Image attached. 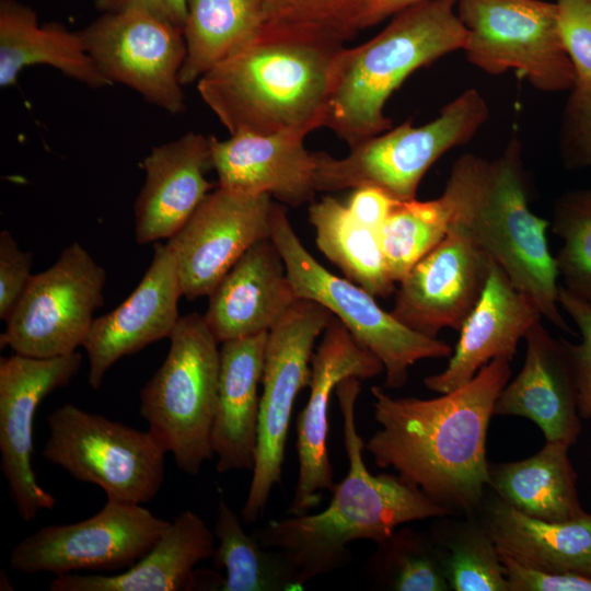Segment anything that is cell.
Segmentation results:
<instances>
[{"instance_id": "cell-1", "label": "cell", "mask_w": 591, "mask_h": 591, "mask_svg": "<svg viewBox=\"0 0 591 591\" xmlns=\"http://www.w3.org/2000/svg\"><path fill=\"white\" fill-rule=\"evenodd\" d=\"M510 376V360L496 358L464 385L430 399L394 398L372 386L380 429L364 450L431 501L471 518L483 507L487 430Z\"/></svg>"}, {"instance_id": "cell-2", "label": "cell", "mask_w": 591, "mask_h": 591, "mask_svg": "<svg viewBox=\"0 0 591 591\" xmlns=\"http://www.w3.org/2000/svg\"><path fill=\"white\" fill-rule=\"evenodd\" d=\"M344 44L266 22L248 44L197 81L204 103L230 135L325 127L333 70Z\"/></svg>"}, {"instance_id": "cell-3", "label": "cell", "mask_w": 591, "mask_h": 591, "mask_svg": "<svg viewBox=\"0 0 591 591\" xmlns=\"http://www.w3.org/2000/svg\"><path fill=\"white\" fill-rule=\"evenodd\" d=\"M360 381L349 378L336 387L349 468L329 505L318 513L273 520L254 533L264 547L290 559L303 584L349 560L347 546L355 541L379 544L399 525L452 514L398 475H373L367 468L364 442L356 427Z\"/></svg>"}, {"instance_id": "cell-4", "label": "cell", "mask_w": 591, "mask_h": 591, "mask_svg": "<svg viewBox=\"0 0 591 591\" xmlns=\"http://www.w3.org/2000/svg\"><path fill=\"white\" fill-rule=\"evenodd\" d=\"M522 143L512 137L494 160L465 153L454 162L443 195L463 224L520 291L557 328L570 327L558 303V270L548 222L529 207ZM452 221V222H453Z\"/></svg>"}, {"instance_id": "cell-5", "label": "cell", "mask_w": 591, "mask_h": 591, "mask_svg": "<svg viewBox=\"0 0 591 591\" xmlns=\"http://www.w3.org/2000/svg\"><path fill=\"white\" fill-rule=\"evenodd\" d=\"M457 0H425L397 13L369 40L335 61L325 127L349 148L392 128L390 96L416 70L456 50L467 32Z\"/></svg>"}, {"instance_id": "cell-6", "label": "cell", "mask_w": 591, "mask_h": 591, "mask_svg": "<svg viewBox=\"0 0 591 591\" xmlns=\"http://www.w3.org/2000/svg\"><path fill=\"white\" fill-rule=\"evenodd\" d=\"M169 339L163 363L140 390L139 413L176 466L196 476L213 457L219 341L198 313L181 316Z\"/></svg>"}, {"instance_id": "cell-7", "label": "cell", "mask_w": 591, "mask_h": 591, "mask_svg": "<svg viewBox=\"0 0 591 591\" xmlns=\"http://www.w3.org/2000/svg\"><path fill=\"white\" fill-rule=\"evenodd\" d=\"M489 119L482 93L467 89L444 105L431 121L412 119L349 148L344 158L315 153L316 192L376 187L397 200L416 198L418 186L449 150L471 141Z\"/></svg>"}, {"instance_id": "cell-8", "label": "cell", "mask_w": 591, "mask_h": 591, "mask_svg": "<svg viewBox=\"0 0 591 591\" xmlns=\"http://www.w3.org/2000/svg\"><path fill=\"white\" fill-rule=\"evenodd\" d=\"M270 239L281 254L299 299L326 308L361 346L380 359L385 372L384 387H402L408 369L419 360L452 355L449 344L406 326L363 288L323 267L301 243L286 210L277 204L271 212Z\"/></svg>"}, {"instance_id": "cell-9", "label": "cell", "mask_w": 591, "mask_h": 591, "mask_svg": "<svg viewBox=\"0 0 591 591\" xmlns=\"http://www.w3.org/2000/svg\"><path fill=\"white\" fill-rule=\"evenodd\" d=\"M42 455L77 480L101 487L107 499L142 505L160 491L165 450L138 430L66 403L47 416Z\"/></svg>"}, {"instance_id": "cell-10", "label": "cell", "mask_w": 591, "mask_h": 591, "mask_svg": "<svg viewBox=\"0 0 591 591\" xmlns=\"http://www.w3.org/2000/svg\"><path fill=\"white\" fill-rule=\"evenodd\" d=\"M466 28L464 53L479 70L515 71L544 93L570 91L576 74L558 25L556 2L545 0H457Z\"/></svg>"}, {"instance_id": "cell-11", "label": "cell", "mask_w": 591, "mask_h": 591, "mask_svg": "<svg viewBox=\"0 0 591 591\" xmlns=\"http://www.w3.org/2000/svg\"><path fill=\"white\" fill-rule=\"evenodd\" d=\"M315 301L300 299L268 332L262 378L255 465L241 518L255 523L281 480L289 425L298 394L310 385L314 345L333 318Z\"/></svg>"}, {"instance_id": "cell-12", "label": "cell", "mask_w": 591, "mask_h": 591, "mask_svg": "<svg viewBox=\"0 0 591 591\" xmlns=\"http://www.w3.org/2000/svg\"><path fill=\"white\" fill-rule=\"evenodd\" d=\"M105 282V269L72 242L49 268L33 276L5 321L0 347L35 358L76 351L103 304Z\"/></svg>"}, {"instance_id": "cell-13", "label": "cell", "mask_w": 591, "mask_h": 591, "mask_svg": "<svg viewBox=\"0 0 591 591\" xmlns=\"http://www.w3.org/2000/svg\"><path fill=\"white\" fill-rule=\"evenodd\" d=\"M170 525L141 505L107 499L85 520L45 525L25 536L13 547L9 564L26 575L120 572L142 558Z\"/></svg>"}, {"instance_id": "cell-14", "label": "cell", "mask_w": 591, "mask_h": 591, "mask_svg": "<svg viewBox=\"0 0 591 591\" xmlns=\"http://www.w3.org/2000/svg\"><path fill=\"white\" fill-rule=\"evenodd\" d=\"M99 71L171 114L184 111L179 72L186 57L183 30L147 11L103 12L79 31Z\"/></svg>"}, {"instance_id": "cell-15", "label": "cell", "mask_w": 591, "mask_h": 591, "mask_svg": "<svg viewBox=\"0 0 591 591\" xmlns=\"http://www.w3.org/2000/svg\"><path fill=\"white\" fill-rule=\"evenodd\" d=\"M81 362L77 350L51 358L13 354L0 359V468L18 513L26 522L56 503L32 466L35 412L47 395L70 383Z\"/></svg>"}, {"instance_id": "cell-16", "label": "cell", "mask_w": 591, "mask_h": 591, "mask_svg": "<svg viewBox=\"0 0 591 591\" xmlns=\"http://www.w3.org/2000/svg\"><path fill=\"white\" fill-rule=\"evenodd\" d=\"M273 198L218 186L170 239L184 297L209 296L257 241L270 237Z\"/></svg>"}, {"instance_id": "cell-17", "label": "cell", "mask_w": 591, "mask_h": 591, "mask_svg": "<svg viewBox=\"0 0 591 591\" xmlns=\"http://www.w3.org/2000/svg\"><path fill=\"white\" fill-rule=\"evenodd\" d=\"M494 259L461 223L398 282L391 313L403 324L436 337L442 328L460 331L478 302Z\"/></svg>"}, {"instance_id": "cell-18", "label": "cell", "mask_w": 591, "mask_h": 591, "mask_svg": "<svg viewBox=\"0 0 591 591\" xmlns=\"http://www.w3.org/2000/svg\"><path fill=\"white\" fill-rule=\"evenodd\" d=\"M383 371L380 359L333 316L312 355L310 395L297 417L299 475L288 514H306L320 503L323 491L336 487L327 449L333 391L346 379L368 380Z\"/></svg>"}, {"instance_id": "cell-19", "label": "cell", "mask_w": 591, "mask_h": 591, "mask_svg": "<svg viewBox=\"0 0 591 591\" xmlns=\"http://www.w3.org/2000/svg\"><path fill=\"white\" fill-rule=\"evenodd\" d=\"M182 297L175 259L165 244L155 242L151 263L136 289L116 309L93 320L82 344L89 359V385L99 389L119 359L169 338L181 317Z\"/></svg>"}, {"instance_id": "cell-20", "label": "cell", "mask_w": 591, "mask_h": 591, "mask_svg": "<svg viewBox=\"0 0 591 591\" xmlns=\"http://www.w3.org/2000/svg\"><path fill=\"white\" fill-rule=\"evenodd\" d=\"M524 339L522 369L502 389L494 415L528 418L537 425L546 441H563L571 447L581 432V417L566 339L553 337L541 320Z\"/></svg>"}, {"instance_id": "cell-21", "label": "cell", "mask_w": 591, "mask_h": 591, "mask_svg": "<svg viewBox=\"0 0 591 591\" xmlns=\"http://www.w3.org/2000/svg\"><path fill=\"white\" fill-rule=\"evenodd\" d=\"M297 132H240L229 139L210 137L211 163L218 186L246 194H267L299 207L314 199L316 159Z\"/></svg>"}, {"instance_id": "cell-22", "label": "cell", "mask_w": 591, "mask_h": 591, "mask_svg": "<svg viewBox=\"0 0 591 591\" xmlns=\"http://www.w3.org/2000/svg\"><path fill=\"white\" fill-rule=\"evenodd\" d=\"M142 167L144 183L134 207L139 245L170 239L211 192L206 178L212 169L210 137L188 132L157 146Z\"/></svg>"}, {"instance_id": "cell-23", "label": "cell", "mask_w": 591, "mask_h": 591, "mask_svg": "<svg viewBox=\"0 0 591 591\" xmlns=\"http://www.w3.org/2000/svg\"><path fill=\"white\" fill-rule=\"evenodd\" d=\"M541 317L534 301L494 262L478 302L459 331L447 368L425 378V386L444 394L471 381L493 359L511 361L521 338Z\"/></svg>"}, {"instance_id": "cell-24", "label": "cell", "mask_w": 591, "mask_h": 591, "mask_svg": "<svg viewBox=\"0 0 591 591\" xmlns=\"http://www.w3.org/2000/svg\"><path fill=\"white\" fill-rule=\"evenodd\" d=\"M208 297L204 318L219 343L269 332L300 300L270 237L254 243Z\"/></svg>"}, {"instance_id": "cell-25", "label": "cell", "mask_w": 591, "mask_h": 591, "mask_svg": "<svg viewBox=\"0 0 591 591\" xmlns=\"http://www.w3.org/2000/svg\"><path fill=\"white\" fill-rule=\"evenodd\" d=\"M268 332L221 343L212 451L220 474L255 465Z\"/></svg>"}, {"instance_id": "cell-26", "label": "cell", "mask_w": 591, "mask_h": 591, "mask_svg": "<svg viewBox=\"0 0 591 591\" xmlns=\"http://www.w3.org/2000/svg\"><path fill=\"white\" fill-rule=\"evenodd\" d=\"M215 533L194 511L185 510L157 544L135 565L117 575H58L51 591H188L195 567L212 557Z\"/></svg>"}, {"instance_id": "cell-27", "label": "cell", "mask_w": 591, "mask_h": 591, "mask_svg": "<svg viewBox=\"0 0 591 591\" xmlns=\"http://www.w3.org/2000/svg\"><path fill=\"white\" fill-rule=\"evenodd\" d=\"M484 508L482 522L500 555L536 570L591 577V514L549 522L499 498Z\"/></svg>"}, {"instance_id": "cell-28", "label": "cell", "mask_w": 591, "mask_h": 591, "mask_svg": "<svg viewBox=\"0 0 591 591\" xmlns=\"http://www.w3.org/2000/svg\"><path fill=\"white\" fill-rule=\"evenodd\" d=\"M46 65L90 88L112 83L99 71L79 32L58 23L39 25L36 13L16 0H0V86L16 82L26 67Z\"/></svg>"}, {"instance_id": "cell-29", "label": "cell", "mask_w": 591, "mask_h": 591, "mask_svg": "<svg viewBox=\"0 0 591 591\" xmlns=\"http://www.w3.org/2000/svg\"><path fill=\"white\" fill-rule=\"evenodd\" d=\"M569 448L563 441H546L525 460L489 463L488 486L501 501L529 517L549 522L581 518L587 512L580 503Z\"/></svg>"}, {"instance_id": "cell-30", "label": "cell", "mask_w": 591, "mask_h": 591, "mask_svg": "<svg viewBox=\"0 0 591 591\" xmlns=\"http://www.w3.org/2000/svg\"><path fill=\"white\" fill-rule=\"evenodd\" d=\"M186 11L182 85L248 44L267 21L266 0H186Z\"/></svg>"}, {"instance_id": "cell-31", "label": "cell", "mask_w": 591, "mask_h": 591, "mask_svg": "<svg viewBox=\"0 0 591 591\" xmlns=\"http://www.w3.org/2000/svg\"><path fill=\"white\" fill-rule=\"evenodd\" d=\"M318 250L346 278L373 297L387 298L396 291L379 233L356 220L347 205L331 196L309 208Z\"/></svg>"}, {"instance_id": "cell-32", "label": "cell", "mask_w": 591, "mask_h": 591, "mask_svg": "<svg viewBox=\"0 0 591 591\" xmlns=\"http://www.w3.org/2000/svg\"><path fill=\"white\" fill-rule=\"evenodd\" d=\"M213 528L219 545L213 563L227 572L221 591L302 590L299 573L279 549L264 547L255 534H247L241 519L224 499H220Z\"/></svg>"}, {"instance_id": "cell-33", "label": "cell", "mask_w": 591, "mask_h": 591, "mask_svg": "<svg viewBox=\"0 0 591 591\" xmlns=\"http://www.w3.org/2000/svg\"><path fill=\"white\" fill-rule=\"evenodd\" d=\"M452 210L443 194L430 200H398L378 231L390 274L398 283L448 233Z\"/></svg>"}, {"instance_id": "cell-34", "label": "cell", "mask_w": 591, "mask_h": 591, "mask_svg": "<svg viewBox=\"0 0 591 591\" xmlns=\"http://www.w3.org/2000/svg\"><path fill=\"white\" fill-rule=\"evenodd\" d=\"M439 545L450 589L510 591L496 545L483 522L468 520L432 535Z\"/></svg>"}, {"instance_id": "cell-35", "label": "cell", "mask_w": 591, "mask_h": 591, "mask_svg": "<svg viewBox=\"0 0 591 591\" xmlns=\"http://www.w3.org/2000/svg\"><path fill=\"white\" fill-rule=\"evenodd\" d=\"M372 569L392 590H450L439 545L432 536L407 526L396 529L378 544Z\"/></svg>"}, {"instance_id": "cell-36", "label": "cell", "mask_w": 591, "mask_h": 591, "mask_svg": "<svg viewBox=\"0 0 591 591\" xmlns=\"http://www.w3.org/2000/svg\"><path fill=\"white\" fill-rule=\"evenodd\" d=\"M553 232L563 245L555 255L564 286L591 306V189H572L553 206Z\"/></svg>"}, {"instance_id": "cell-37", "label": "cell", "mask_w": 591, "mask_h": 591, "mask_svg": "<svg viewBox=\"0 0 591 591\" xmlns=\"http://www.w3.org/2000/svg\"><path fill=\"white\" fill-rule=\"evenodd\" d=\"M370 0H266L268 23L344 44L361 31Z\"/></svg>"}, {"instance_id": "cell-38", "label": "cell", "mask_w": 591, "mask_h": 591, "mask_svg": "<svg viewBox=\"0 0 591 591\" xmlns=\"http://www.w3.org/2000/svg\"><path fill=\"white\" fill-rule=\"evenodd\" d=\"M558 155L566 170L591 167V82L577 83L564 106Z\"/></svg>"}, {"instance_id": "cell-39", "label": "cell", "mask_w": 591, "mask_h": 591, "mask_svg": "<svg viewBox=\"0 0 591 591\" xmlns=\"http://www.w3.org/2000/svg\"><path fill=\"white\" fill-rule=\"evenodd\" d=\"M559 306L579 329L578 344L566 340L572 361L578 389V412L581 418H591V306L571 294L564 286L558 289Z\"/></svg>"}, {"instance_id": "cell-40", "label": "cell", "mask_w": 591, "mask_h": 591, "mask_svg": "<svg viewBox=\"0 0 591 591\" xmlns=\"http://www.w3.org/2000/svg\"><path fill=\"white\" fill-rule=\"evenodd\" d=\"M558 25L577 83L591 82V0H557Z\"/></svg>"}, {"instance_id": "cell-41", "label": "cell", "mask_w": 591, "mask_h": 591, "mask_svg": "<svg viewBox=\"0 0 591 591\" xmlns=\"http://www.w3.org/2000/svg\"><path fill=\"white\" fill-rule=\"evenodd\" d=\"M33 254L22 251L10 231L0 233V318L7 321L30 285Z\"/></svg>"}, {"instance_id": "cell-42", "label": "cell", "mask_w": 591, "mask_h": 591, "mask_svg": "<svg viewBox=\"0 0 591 591\" xmlns=\"http://www.w3.org/2000/svg\"><path fill=\"white\" fill-rule=\"evenodd\" d=\"M500 560L510 591H591V577L536 570L502 555Z\"/></svg>"}, {"instance_id": "cell-43", "label": "cell", "mask_w": 591, "mask_h": 591, "mask_svg": "<svg viewBox=\"0 0 591 591\" xmlns=\"http://www.w3.org/2000/svg\"><path fill=\"white\" fill-rule=\"evenodd\" d=\"M398 200L376 187L354 189L347 207L361 224L379 231Z\"/></svg>"}, {"instance_id": "cell-44", "label": "cell", "mask_w": 591, "mask_h": 591, "mask_svg": "<svg viewBox=\"0 0 591 591\" xmlns=\"http://www.w3.org/2000/svg\"><path fill=\"white\" fill-rule=\"evenodd\" d=\"M95 4L103 12L128 9L147 11L182 30L187 14L186 0H96Z\"/></svg>"}, {"instance_id": "cell-45", "label": "cell", "mask_w": 591, "mask_h": 591, "mask_svg": "<svg viewBox=\"0 0 591 591\" xmlns=\"http://www.w3.org/2000/svg\"><path fill=\"white\" fill-rule=\"evenodd\" d=\"M425 0H370L361 19V31L379 24L398 11Z\"/></svg>"}]
</instances>
